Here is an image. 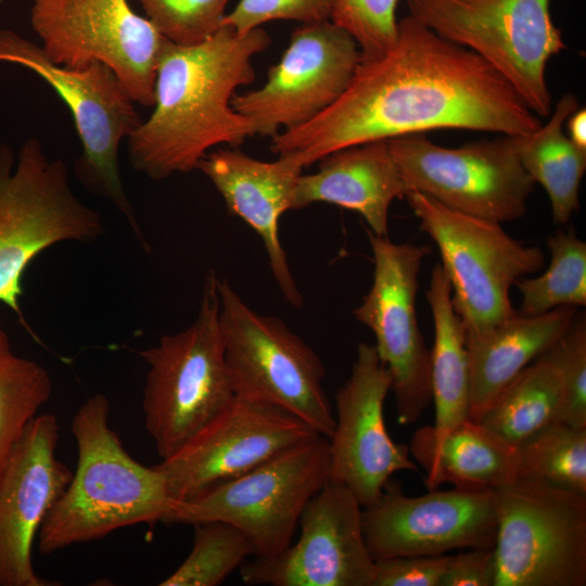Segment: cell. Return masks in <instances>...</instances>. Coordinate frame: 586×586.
<instances>
[{"mask_svg": "<svg viewBox=\"0 0 586 586\" xmlns=\"http://www.w3.org/2000/svg\"><path fill=\"white\" fill-rule=\"evenodd\" d=\"M225 359L237 396L278 406L330 438L334 413L317 353L278 317L252 309L217 278Z\"/></svg>", "mask_w": 586, "mask_h": 586, "instance_id": "cell-6", "label": "cell"}, {"mask_svg": "<svg viewBox=\"0 0 586 586\" xmlns=\"http://www.w3.org/2000/svg\"><path fill=\"white\" fill-rule=\"evenodd\" d=\"M360 61L354 38L331 20L302 24L291 34L265 84L234 94L232 107L250 118L258 136L303 125L332 105L347 88Z\"/></svg>", "mask_w": 586, "mask_h": 586, "instance_id": "cell-15", "label": "cell"}, {"mask_svg": "<svg viewBox=\"0 0 586 586\" xmlns=\"http://www.w3.org/2000/svg\"><path fill=\"white\" fill-rule=\"evenodd\" d=\"M518 449V477L586 495V428L556 422Z\"/></svg>", "mask_w": 586, "mask_h": 586, "instance_id": "cell-30", "label": "cell"}, {"mask_svg": "<svg viewBox=\"0 0 586 586\" xmlns=\"http://www.w3.org/2000/svg\"><path fill=\"white\" fill-rule=\"evenodd\" d=\"M317 434L278 406L235 395L217 417L156 467L171 498L183 501Z\"/></svg>", "mask_w": 586, "mask_h": 586, "instance_id": "cell-18", "label": "cell"}, {"mask_svg": "<svg viewBox=\"0 0 586 586\" xmlns=\"http://www.w3.org/2000/svg\"><path fill=\"white\" fill-rule=\"evenodd\" d=\"M145 17L167 40L200 43L221 26L230 0H138Z\"/></svg>", "mask_w": 586, "mask_h": 586, "instance_id": "cell-32", "label": "cell"}, {"mask_svg": "<svg viewBox=\"0 0 586 586\" xmlns=\"http://www.w3.org/2000/svg\"><path fill=\"white\" fill-rule=\"evenodd\" d=\"M399 0H334L331 21L356 41L360 59L382 55L396 40Z\"/></svg>", "mask_w": 586, "mask_h": 586, "instance_id": "cell-33", "label": "cell"}, {"mask_svg": "<svg viewBox=\"0 0 586 586\" xmlns=\"http://www.w3.org/2000/svg\"><path fill=\"white\" fill-rule=\"evenodd\" d=\"M542 356L559 369L562 404L559 422L586 428V319L577 314L565 334Z\"/></svg>", "mask_w": 586, "mask_h": 586, "instance_id": "cell-34", "label": "cell"}, {"mask_svg": "<svg viewBox=\"0 0 586 586\" xmlns=\"http://www.w3.org/2000/svg\"><path fill=\"white\" fill-rule=\"evenodd\" d=\"M576 109V97L565 93L547 124L530 135L511 136L521 165L546 191L557 225H566L578 209L579 188L586 170V149L573 143L564 130L568 117Z\"/></svg>", "mask_w": 586, "mask_h": 586, "instance_id": "cell-26", "label": "cell"}, {"mask_svg": "<svg viewBox=\"0 0 586 586\" xmlns=\"http://www.w3.org/2000/svg\"><path fill=\"white\" fill-rule=\"evenodd\" d=\"M333 4L334 0H240L222 25L242 35L272 21L313 24L330 20Z\"/></svg>", "mask_w": 586, "mask_h": 586, "instance_id": "cell-35", "label": "cell"}, {"mask_svg": "<svg viewBox=\"0 0 586 586\" xmlns=\"http://www.w3.org/2000/svg\"><path fill=\"white\" fill-rule=\"evenodd\" d=\"M387 144L406 191L499 224L526 213L535 182L521 165L511 136L446 148L420 132L388 139Z\"/></svg>", "mask_w": 586, "mask_h": 586, "instance_id": "cell-12", "label": "cell"}, {"mask_svg": "<svg viewBox=\"0 0 586 586\" xmlns=\"http://www.w3.org/2000/svg\"><path fill=\"white\" fill-rule=\"evenodd\" d=\"M449 556H405L375 561L372 586H442Z\"/></svg>", "mask_w": 586, "mask_h": 586, "instance_id": "cell-36", "label": "cell"}, {"mask_svg": "<svg viewBox=\"0 0 586 586\" xmlns=\"http://www.w3.org/2000/svg\"><path fill=\"white\" fill-rule=\"evenodd\" d=\"M404 198L438 249L466 330L483 331L514 316L510 290L544 267L542 249L512 238L499 222L450 209L420 192L409 190Z\"/></svg>", "mask_w": 586, "mask_h": 586, "instance_id": "cell-10", "label": "cell"}, {"mask_svg": "<svg viewBox=\"0 0 586 586\" xmlns=\"http://www.w3.org/2000/svg\"><path fill=\"white\" fill-rule=\"evenodd\" d=\"M59 438L58 418L37 415L0 474V586L54 585L36 574L31 548L44 518L73 476L56 458Z\"/></svg>", "mask_w": 586, "mask_h": 586, "instance_id": "cell-20", "label": "cell"}, {"mask_svg": "<svg viewBox=\"0 0 586 586\" xmlns=\"http://www.w3.org/2000/svg\"><path fill=\"white\" fill-rule=\"evenodd\" d=\"M409 15L476 53L539 118L551 111L546 67L565 44L550 0H406Z\"/></svg>", "mask_w": 586, "mask_h": 586, "instance_id": "cell-9", "label": "cell"}, {"mask_svg": "<svg viewBox=\"0 0 586 586\" xmlns=\"http://www.w3.org/2000/svg\"><path fill=\"white\" fill-rule=\"evenodd\" d=\"M496 557L494 548H472L449 556L442 586H495Z\"/></svg>", "mask_w": 586, "mask_h": 586, "instance_id": "cell-37", "label": "cell"}, {"mask_svg": "<svg viewBox=\"0 0 586 586\" xmlns=\"http://www.w3.org/2000/svg\"><path fill=\"white\" fill-rule=\"evenodd\" d=\"M217 277L205 282L200 310L187 329L141 352L149 365L144 424L161 459L179 450L235 397L225 359Z\"/></svg>", "mask_w": 586, "mask_h": 586, "instance_id": "cell-5", "label": "cell"}, {"mask_svg": "<svg viewBox=\"0 0 586 586\" xmlns=\"http://www.w3.org/2000/svg\"><path fill=\"white\" fill-rule=\"evenodd\" d=\"M495 504V586L586 585V495L518 477Z\"/></svg>", "mask_w": 586, "mask_h": 586, "instance_id": "cell-11", "label": "cell"}, {"mask_svg": "<svg viewBox=\"0 0 586 586\" xmlns=\"http://www.w3.org/2000/svg\"><path fill=\"white\" fill-rule=\"evenodd\" d=\"M547 245L551 259L546 271L514 283L521 294L520 315L586 305V243L574 232L560 230L548 237Z\"/></svg>", "mask_w": 586, "mask_h": 586, "instance_id": "cell-29", "label": "cell"}, {"mask_svg": "<svg viewBox=\"0 0 586 586\" xmlns=\"http://www.w3.org/2000/svg\"><path fill=\"white\" fill-rule=\"evenodd\" d=\"M196 169L215 186L229 213L260 237L285 301L301 307L303 297L280 241L279 220L283 213L293 209L296 182L304 167L286 156L265 162L232 148L208 152Z\"/></svg>", "mask_w": 586, "mask_h": 586, "instance_id": "cell-21", "label": "cell"}, {"mask_svg": "<svg viewBox=\"0 0 586 586\" xmlns=\"http://www.w3.org/2000/svg\"><path fill=\"white\" fill-rule=\"evenodd\" d=\"M329 438L315 435L232 480L176 501L163 522L229 523L252 542L257 558H272L293 542L306 504L330 480Z\"/></svg>", "mask_w": 586, "mask_h": 586, "instance_id": "cell-8", "label": "cell"}, {"mask_svg": "<svg viewBox=\"0 0 586 586\" xmlns=\"http://www.w3.org/2000/svg\"><path fill=\"white\" fill-rule=\"evenodd\" d=\"M373 256V279L353 310L375 337L380 360L392 377L397 421L415 423L432 400L431 351L421 333L416 308L419 273L426 245L395 243L367 230Z\"/></svg>", "mask_w": 586, "mask_h": 586, "instance_id": "cell-14", "label": "cell"}, {"mask_svg": "<svg viewBox=\"0 0 586 586\" xmlns=\"http://www.w3.org/2000/svg\"><path fill=\"white\" fill-rule=\"evenodd\" d=\"M193 526L190 553L161 586H217L250 556H256L249 537L229 523L208 521Z\"/></svg>", "mask_w": 586, "mask_h": 586, "instance_id": "cell-31", "label": "cell"}, {"mask_svg": "<svg viewBox=\"0 0 586 586\" xmlns=\"http://www.w3.org/2000/svg\"><path fill=\"white\" fill-rule=\"evenodd\" d=\"M109 415V399L99 393L73 417L77 468L38 531L43 555L101 539L125 526L163 522L176 504L161 470L128 454Z\"/></svg>", "mask_w": 586, "mask_h": 586, "instance_id": "cell-3", "label": "cell"}, {"mask_svg": "<svg viewBox=\"0 0 586 586\" xmlns=\"http://www.w3.org/2000/svg\"><path fill=\"white\" fill-rule=\"evenodd\" d=\"M406 187L387 140L337 150L322 160L318 170L297 179L293 209L324 202L357 212L377 235L387 237L388 213Z\"/></svg>", "mask_w": 586, "mask_h": 586, "instance_id": "cell-22", "label": "cell"}, {"mask_svg": "<svg viewBox=\"0 0 586 586\" xmlns=\"http://www.w3.org/2000/svg\"><path fill=\"white\" fill-rule=\"evenodd\" d=\"M270 43L263 27L241 35L227 25L196 44L167 40L156 68L153 111L127 138L132 168L163 180L196 169L216 145L238 148L257 135L231 100L239 87L254 81L252 60Z\"/></svg>", "mask_w": 586, "mask_h": 586, "instance_id": "cell-2", "label": "cell"}, {"mask_svg": "<svg viewBox=\"0 0 586 586\" xmlns=\"http://www.w3.org/2000/svg\"><path fill=\"white\" fill-rule=\"evenodd\" d=\"M103 233L101 215L74 194L66 164L49 158L39 140L27 139L16 160L0 145V302L28 331L20 296L29 263L55 243L91 242Z\"/></svg>", "mask_w": 586, "mask_h": 586, "instance_id": "cell-4", "label": "cell"}, {"mask_svg": "<svg viewBox=\"0 0 586 586\" xmlns=\"http://www.w3.org/2000/svg\"><path fill=\"white\" fill-rule=\"evenodd\" d=\"M566 135L577 146L586 149V110L576 109L566 119Z\"/></svg>", "mask_w": 586, "mask_h": 586, "instance_id": "cell-38", "label": "cell"}, {"mask_svg": "<svg viewBox=\"0 0 586 586\" xmlns=\"http://www.w3.org/2000/svg\"><path fill=\"white\" fill-rule=\"evenodd\" d=\"M362 507L344 484L329 480L306 504L296 542L272 558L245 561L247 585L372 586L375 561L365 542Z\"/></svg>", "mask_w": 586, "mask_h": 586, "instance_id": "cell-16", "label": "cell"}, {"mask_svg": "<svg viewBox=\"0 0 586 586\" xmlns=\"http://www.w3.org/2000/svg\"><path fill=\"white\" fill-rule=\"evenodd\" d=\"M409 451L425 470L428 489L451 483L466 491H496L518 479V449L470 418L435 435L418 429Z\"/></svg>", "mask_w": 586, "mask_h": 586, "instance_id": "cell-24", "label": "cell"}, {"mask_svg": "<svg viewBox=\"0 0 586 586\" xmlns=\"http://www.w3.org/2000/svg\"><path fill=\"white\" fill-rule=\"evenodd\" d=\"M0 63L25 67L41 77L69 110L81 144L76 162L79 181L107 200L126 218L145 246L119 170V146L141 124L128 90L106 65L92 62L84 67L53 63L40 44L11 29H0Z\"/></svg>", "mask_w": 586, "mask_h": 586, "instance_id": "cell-7", "label": "cell"}, {"mask_svg": "<svg viewBox=\"0 0 586 586\" xmlns=\"http://www.w3.org/2000/svg\"><path fill=\"white\" fill-rule=\"evenodd\" d=\"M426 300L434 326L431 388L435 406L433 433L440 435L470 415L471 380L466 327L453 304L449 279L440 263L431 271Z\"/></svg>", "mask_w": 586, "mask_h": 586, "instance_id": "cell-25", "label": "cell"}, {"mask_svg": "<svg viewBox=\"0 0 586 586\" xmlns=\"http://www.w3.org/2000/svg\"><path fill=\"white\" fill-rule=\"evenodd\" d=\"M392 377L374 344L360 343L346 382L335 394L330 480L347 486L361 507L373 502L399 471H418L409 447L390 436L384 402Z\"/></svg>", "mask_w": 586, "mask_h": 586, "instance_id": "cell-19", "label": "cell"}, {"mask_svg": "<svg viewBox=\"0 0 586 586\" xmlns=\"http://www.w3.org/2000/svg\"><path fill=\"white\" fill-rule=\"evenodd\" d=\"M30 25L55 64L109 66L136 104L152 107L167 41L127 0H31Z\"/></svg>", "mask_w": 586, "mask_h": 586, "instance_id": "cell-13", "label": "cell"}, {"mask_svg": "<svg viewBox=\"0 0 586 586\" xmlns=\"http://www.w3.org/2000/svg\"><path fill=\"white\" fill-rule=\"evenodd\" d=\"M577 314L574 306L536 316L517 311L489 329L466 330L471 380L469 418L479 422L497 395L565 334Z\"/></svg>", "mask_w": 586, "mask_h": 586, "instance_id": "cell-23", "label": "cell"}, {"mask_svg": "<svg viewBox=\"0 0 586 586\" xmlns=\"http://www.w3.org/2000/svg\"><path fill=\"white\" fill-rule=\"evenodd\" d=\"M361 524L374 561L438 556L461 548H494L495 491L436 488L411 497L391 479L380 496L362 508Z\"/></svg>", "mask_w": 586, "mask_h": 586, "instance_id": "cell-17", "label": "cell"}, {"mask_svg": "<svg viewBox=\"0 0 586 586\" xmlns=\"http://www.w3.org/2000/svg\"><path fill=\"white\" fill-rule=\"evenodd\" d=\"M561 375L540 356L524 368L493 400L479 421L508 444L518 447L559 422Z\"/></svg>", "mask_w": 586, "mask_h": 586, "instance_id": "cell-27", "label": "cell"}, {"mask_svg": "<svg viewBox=\"0 0 586 586\" xmlns=\"http://www.w3.org/2000/svg\"><path fill=\"white\" fill-rule=\"evenodd\" d=\"M51 393L48 370L17 355L0 327V474L13 447Z\"/></svg>", "mask_w": 586, "mask_h": 586, "instance_id": "cell-28", "label": "cell"}, {"mask_svg": "<svg viewBox=\"0 0 586 586\" xmlns=\"http://www.w3.org/2000/svg\"><path fill=\"white\" fill-rule=\"evenodd\" d=\"M540 125L482 58L408 15L388 50L360 59L332 105L278 132L270 149L305 168L337 150L409 133L447 128L526 136Z\"/></svg>", "mask_w": 586, "mask_h": 586, "instance_id": "cell-1", "label": "cell"}]
</instances>
